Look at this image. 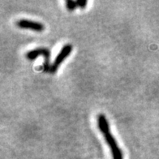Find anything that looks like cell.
Instances as JSON below:
<instances>
[{"instance_id":"obj_1","label":"cell","mask_w":159,"mask_h":159,"mask_svg":"<svg viewBox=\"0 0 159 159\" xmlns=\"http://www.w3.org/2000/svg\"><path fill=\"white\" fill-rule=\"evenodd\" d=\"M98 126L101 132L104 136V138L107 141L108 146L111 149L113 159H124L121 149L119 147L117 141L115 140V137L111 134V131H110L109 123L107 121V117L102 114L98 115Z\"/></svg>"},{"instance_id":"obj_2","label":"cell","mask_w":159,"mask_h":159,"mask_svg":"<svg viewBox=\"0 0 159 159\" xmlns=\"http://www.w3.org/2000/svg\"><path fill=\"white\" fill-rule=\"evenodd\" d=\"M42 55L44 57V62H43V71L46 72H48L50 71V67L51 65L50 64V51L49 49L46 47H38V48L33 49V50H29L26 54L25 57L29 60H34L37 59L38 56Z\"/></svg>"},{"instance_id":"obj_3","label":"cell","mask_w":159,"mask_h":159,"mask_svg":"<svg viewBox=\"0 0 159 159\" xmlns=\"http://www.w3.org/2000/svg\"><path fill=\"white\" fill-rule=\"evenodd\" d=\"M71 50H72V46H71V44H65L64 46L61 48L60 51H59V54L57 55V56L55 57V60H54V62H53L52 64H51L50 72H51V73H55V71H57V69L59 68V67L60 66L61 63H63V60L71 54Z\"/></svg>"},{"instance_id":"obj_4","label":"cell","mask_w":159,"mask_h":159,"mask_svg":"<svg viewBox=\"0 0 159 159\" xmlns=\"http://www.w3.org/2000/svg\"><path fill=\"white\" fill-rule=\"evenodd\" d=\"M16 25L20 29H26V30H31L36 32H42L44 30L45 26L43 24L38 21L30 20L27 19H20L16 22Z\"/></svg>"},{"instance_id":"obj_5","label":"cell","mask_w":159,"mask_h":159,"mask_svg":"<svg viewBox=\"0 0 159 159\" xmlns=\"http://www.w3.org/2000/svg\"><path fill=\"white\" fill-rule=\"evenodd\" d=\"M66 7H67V10L73 11L77 7L76 1H74V0H67L66 1Z\"/></svg>"},{"instance_id":"obj_6","label":"cell","mask_w":159,"mask_h":159,"mask_svg":"<svg viewBox=\"0 0 159 159\" xmlns=\"http://www.w3.org/2000/svg\"><path fill=\"white\" fill-rule=\"evenodd\" d=\"M76 3H77V7L80 8H84L87 5V1L86 0H77Z\"/></svg>"}]
</instances>
